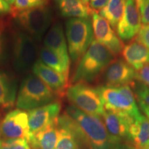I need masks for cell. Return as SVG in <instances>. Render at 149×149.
Returning <instances> with one entry per match:
<instances>
[{
	"instance_id": "obj_1",
	"label": "cell",
	"mask_w": 149,
	"mask_h": 149,
	"mask_svg": "<svg viewBox=\"0 0 149 149\" xmlns=\"http://www.w3.org/2000/svg\"><path fill=\"white\" fill-rule=\"evenodd\" d=\"M58 124L71 130L88 149H111L113 146L100 117L84 113L74 106L67 107L66 113L59 116Z\"/></svg>"
},
{
	"instance_id": "obj_2",
	"label": "cell",
	"mask_w": 149,
	"mask_h": 149,
	"mask_svg": "<svg viewBox=\"0 0 149 149\" xmlns=\"http://www.w3.org/2000/svg\"><path fill=\"white\" fill-rule=\"evenodd\" d=\"M115 59V56L105 46L93 40L86 52L79 61L72 81L74 84L94 81L104 73Z\"/></svg>"
},
{
	"instance_id": "obj_3",
	"label": "cell",
	"mask_w": 149,
	"mask_h": 149,
	"mask_svg": "<svg viewBox=\"0 0 149 149\" xmlns=\"http://www.w3.org/2000/svg\"><path fill=\"white\" fill-rule=\"evenodd\" d=\"M55 93L35 74L23 80L16 100L17 109L31 111L43 107L55 100Z\"/></svg>"
},
{
	"instance_id": "obj_4",
	"label": "cell",
	"mask_w": 149,
	"mask_h": 149,
	"mask_svg": "<svg viewBox=\"0 0 149 149\" xmlns=\"http://www.w3.org/2000/svg\"><path fill=\"white\" fill-rule=\"evenodd\" d=\"M66 35L70 59H81L93 41L92 22L89 19L70 18L66 22Z\"/></svg>"
},
{
	"instance_id": "obj_5",
	"label": "cell",
	"mask_w": 149,
	"mask_h": 149,
	"mask_svg": "<svg viewBox=\"0 0 149 149\" xmlns=\"http://www.w3.org/2000/svg\"><path fill=\"white\" fill-rule=\"evenodd\" d=\"M66 94L72 105L84 113L102 117L105 111L97 88L86 83L74 84L67 88Z\"/></svg>"
},
{
	"instance_id": "obj_6",
	"label": "cell",
	"mask_w": 149,
	"mask_h": 149,
	"mask_svg": "<svg viewBox=\"0 0 149 149\" xmlns=\"http://www.w3.org/2000/svg\"><path fill=\"white\" fill-rule=\"evenodd\" d=\"M15 16L20 26L35 40H40L45 34L52 20L51 10L44 4L19 12Z\"/></svg>"
},
{
	"instance_id": "obj_7",
	"label": "cell",
	"mask_w": 149,
	"mask_h": 149,
	"mask_svg": "<svg viewBox=\"0 0 149 149\" xmlns=\"http://www.w3.org/2000/svg\"><path fill=\"white\" fill-rule=\"evenodd\" d=\"M38 46L34 39L26 33H19L13 44V65L16 70L25 72L33 68L38 57Z\"/></svg>"
},
{
	"instance_id": "obj_8",
	"label": "cell",
	"mask_w": 149,
	"mask_h": 149,
	"mask_svg": "<svg viewBox=\"0 0 149 149\" xmlns=\"http://www.w3.org/2000/svg\"><path fill=\"white\" fill-rule=\"evenodd\" d=\"M104 109L107 111L128 115L135 119L141 113L137 103H133L121 92L117 86L104 85L98 86Z\"/></svg>"
},
{
	"instance_id": "obj_9",
	"label": "cell",
	"mask_w": 149,
	"mask_h": 149,
	"mask_svg": "<svg viewBox=\"0 0 149 149\" xmlns=\"http://www.w3.org/2000/svg\"><path fill=\"white\" fill-rule=\"evenodd\" d=\"M2 139H26L29 143L32 137L29 124V114L21 109L11 111L0 122Z\"/></svg>"
},
{
	"instance_id": "obj_10",
	"label": "cell",
	"mask_w": 149,
	"mask_h": 149,
	"mask_svg": "<svg viewBox=\"0 0 149 149\" xmlns=\"http://www.w3.org/2000/svg\"><path fill=\"white\" fill-rule=\"evenodd\" d=\"M91 16L93 34L97 42L109 49L115 57L122 53L124 44L109 22L97 11L92 10Z\"/></svg>"
},
{
	"instance_id": "obj_11",
	"label": "cell",
	"mask_w": 149,
	"mask_h": 149,
	"mask_svg": "<svg viewBox=\"0 0 149 149\" xmlns=\"http://www.w3.org/2000/svg\"><path fill=\"white\" fill-rule=\"evenodd\" d=\"M141 27L140 12L135 0H125L124 14L117 27L119 38L126 42L133 39Z\"/></svg>"
},
{
	"instance_id": "obj_12",
	"label": "cell",
	"mask_w": 149,
	"mask_h": 149,
	"mask_svg": "<svg viewBox=\"0 0 149 149\" xmlns=\"http://www.w3.org/2000/svg\"><path fill=\"white\" fill-rule=\"evenodd\" d=\"M113 146L128 139L130 126L134 119L128 115L120 114L105 110L102 115Z\"/></svg>"
},
{
	"instance_id": "obj_13",
	"label": "cell",
	"mask_w": 149,
	"mask_h": 149,
	"mask_svg": "<svg viewBox=\"0 0 149 149\" xmlns=\"http://www.w3.org/2000/svg\"><path fill=\"white\" fill-rule=\"evenodd\" d=\"M61 104L54 102L29 111V124L32 135L58 121Z\"/></svg>"
},
{
	"instance_id": "obj_14",
	"label": "cell",
	"mask_w": 149,
	"mask_h": 149,
	"mask_svg": "<svg viewBox=\"0 0 149 149\" xmlns=\"http://www.w3.org/2000/svg\"><path fill=\"white\" fill-rule=\"evenodd\" d=\"M107 85H131L136 81V70L122 59H114L104 72Z\"/></svg>"
},
{
	"instance_id": "obj_15",
	"label": "cell",
	"mask_w": 149,
	"mask_h": 149,
	"mask_svg": "<svg viewBox=\"0 0 149 149\" xmlns=\"http://www.w3.org/2000/svg\"><path fill=\"white\" fill-rule=\"evenodd\" d=\"M32 69L34 74L45 83L56 95H62L65 91L66 92L68 81L61 74L47 66L40 60L37 61Z\"/></svg>"
},
{
	"instance_id": "obj_16",
	"label": "cell",
	"mask_w": 149,
	"mask_h": 149,
	"mask_svg": "<svg viewBox=\"0 0 149 149\" xmlns=\"http://www.w3.org/2000/svg\"><path fill=\"white\" fill-rule=\"evenodd\" d=\"M44 46L55 53L63 61L70 66V59L63 28L59 23L52 26L44 40Z\"/></svg>"
},
{
	"instance_id": "obj_17",
	"label": "cell",
	"mask_w": 149,
	"mask_h": 149,
	"mask_svg": "<svg viewBox=\"0 0 149 149\" xmlns=\"http://www.w3.org/2000/svg\"><path fill=\"white\" fill-rule=\"evenodd\" d=\"M122 54L124 61L136 71L149 65V49L137 41L124 46Z\"/></svg>"
},
{
	"instance_id": "obj_18",
	"label": "cell",
	"mask_w": 149,
	"mask_h": 149,
	"mask_svg": "<svg viewBox=\"0 0 149 149\" xmlns=\"http://www.w3.org/2000/svg\"><path fill=\"white\" fill-rule=\"evenodd\" d=\"M128 139L136 149H143L149 144V120L140 114L130 126Z\"/></svg>"
},
{
	"instance_id": "obj_19",
	"label": "cell",
	"mask_w": 149,
	"mask_h": 149,
	"mask_svg": "<svg viewBox=\"0 0 149 149\" xmlns=\"http://www.w3.org/2000/svg\"><path fill=\"white\" fill-rule=\"evenodd\" d=\"M58 121L32 135L29 145L31 149H55L58 140Z\"/></svg>"
},
{
	"instance_id": "obj_20",
	"label": "cell",
	"mask_w": 149,
	"mask_h": 149,
	"mask_svg": "<svg viewBox=\"0 0 149 149\" xmlns=\"http://www.w3.org/2000/svg\"><path fill=\"white\" fill-rule=\"evenodd\" d=\"M58 10L64 17L88 19L92 9L81 0H55Z\"/></svg>"
},
{
	"instance_id": "obj_21",
	"label": "cell",
	"mask_w": 149,
	"mask_h": 149,
	"mask_svg": "<svg viewBox=\"0 0 149 149\" xmlns=\"http://www.w3.org/2000/svg\"><path fill=\"white\" fill-rule=\"evenodd\" d=\"M16 89L14 80L0 71V109L13 107L15 102Z\"/></svg>"
},
{
	"instance_id": "obj_22",
	"label": "cell",
	"mask_w": 149,
	"mask_h": 149,
	"mask_svg": "<svg viewBox=\"0 0 149 149\" xmlns=\"http://www.w3.org/2000/svg\"><path fill=\"white\" fill-rule=\"evenodd\" d=\"M125 0H108L107 5L99 14L107 19L114 30L122 19L124 11Z\"/></svg>"
},
{
	"instance_id": "obj_23",
	"label": "cell",
	"mask_w": 149,
	"mask_h": 149,
	"mask_svg": "<svg viewBox=\"0 0 149 149\" xmlns=\"http://www.w3.org/2000/svg\"><path fill=\"white\" fill-rule=\"evenodd\" d=\"M40 60L46 66L64 76L68 81L70 66H68L60 57L49 48L44 46L40 52Z\"/></svg>"
},
{
	"instance_id": "obj_24",
	"label": "cell",
	"mask_w": 149,
	"mask_h": 149,
	"mask_svg": "<svg viewBox=\"0 0 149 149\" xmlns=\"http://www.w3.org/2000/svg\"><path fill=\"white\" fill-rule=\"evenodd\" d=\"M58 126L59 134L55 149H81L80 146H85L71 130L59 124Z\"/></svg>"
},
{
	"instance_id": "obj_25",
	"label": "cell",
	"mask_w": 149,
	"mask_h": 149,
	"mask_svg": "<svg viewBox=\"0 0 149 149\" xmlns=\"http://www.w3.org/2000/svg\"><path fill=\"white\" fill-rule=\"evenodd\" d=\"M0 149H31L29 143L23 139H1Z\"/></svg>"
},
{
	"instance_id": "obj_26",
	"label": "cell",
	"mask_w": 149,
	"mask_h": 149,
	"mask_svg": "<svg viewBox=\"0 0 149 149\" xmlns=\"http://www.w3.org/2000/svg\"><path fill=\"white\" fill-rule=\"evenodd\" d=\"M14 4V9H13V15L21 11L44 5V0H15Z\"/></svg>"
},
{
	"instance_id": "obj_27",
	"label": "cell",
	"mask_w": 149,
	"mask_h": 149,
	"mask_svg": "<svg viewBox=\"0 0 149 149\" xmlns=\"http://www.w3.org/2000/svg\"><path fill=\"white\" fill-rule=\"evenodd\" d=\"M130 86L134 89L135 97L149 106V87L139 82L138 81H135Z\"/></svg>"
},
{
	"instance_id": "obj_28",
	"label": "cell",
	"mask_w": 149,
	"mask_h": 149,
	"mask_svg": "<svg viewBox=\"0 0 149 149\" xmlns=\"http://www.w3.org/2000/svg\"><path fill=\"white\" fill-rule=\"evenodd\" d=\"M135 41L143 44L149 49V25L141 26L138 34L135 37Z\"/></svg>"
},
{
	"instance_id": "obj_29",
	"label": "cell",
	"mask_w": 149,
	"mask_h": 149,
	"mask_svg": "<svg viewBox=\"0 0 149 149\" xmlns=\"http://www.w3.org/2000/svg\"><path fill=\"white\" fill-rule=\"evenodd\" d=\"M136 81L149 87V65L143 66L136 71Z\"/></svg>"
},
{
	"instance_id": "obj_30",
	"label": "cell",
	"mask_w": 149,
	"mask_h": 149,
	"mask_svg": "<svg viewBox=\"0 0 149 149\" xmlns=\"http://www.w3.org/2000/svg\"><path fill=\"white\" fill-rule=\"evenodd\" d=\"M139 10L140 12L141 23L149 25V0H145Z\"/></svg>"
},
{
	"instance_id": "obj_31",
	"label": "cell",
	"mask_w": 149,
	"mask_h": 149,
	"mask_svg": "<svg viewBox=\"0 0 149 149\" xmlns=\"http://www.w3.org/2000/svg\"><path fill=\"white\" fill-rule=\"evenodd\" d=\"M108 2V0H90L89 7L93 10H101L105 7Z\"/></svg>"
},
{
	"instance_id": "obj_32",
	"label": "cell",
	"mask_w": 149,
	"mask_h": 149,
	"mask_svg": "<svg viewBox=\"0 0 149 149\" xmlns=\"http://www.w3.org/2000/svg\"><path fill=\"white\" fill-rule=\"evenodd\" d=\"M10 10V5L5 0H0V15L8 13Z\"/></svg>"
},
{
	"instance_id": "obj_33",
	"label": "cell",
	"mask_w": 149,
	"mask_h": 149,
	"mask_svg": "<svg viewBox=\"0 0 149 149\" xmlns=\"http://www.w3.org/2000/svg\"><path fill=\"white\" fill-rule=\"evenodd\" d=\"M111 149H136L131 143H120L112 146Z\"/></svg>"
},
{
	"instance_id": "obj_34",
	"label": "cell",
	"mask_w": 149,
	"mask_h": 149,
	"mask_svg": "<svg viewBox=\"0 0 149 149\" xmlns=\"http://www.w3.org/2000/svg\"><path fill=\"white\" fill-rule=\"evenodd\" d=\"M3 30H4V27H3V24L0 23V60H1V57H2L3 54Z\"/></svg>"
},
{
	"instance_id": "obj_35",
	"label": "cell",
	"mask_w": 149,
	"mask_h": 149,
	"mask_svg": "<svg viewBox=\"0 0 149 149\" xmlns=\"http://www.w3.org/2000/svg\"><path fill=\"white\" fill-rule=\"evenodd\" d=\"M137 102H138L139 107L141 109V111L144 112L145 116H146L147 118L149 120V106L147 105L143 102L140 101V100H137Z\"/></svg>"
},
{
	"instance_id": "obj_36",
	"label": "cell",
	"mask_w": 149,
	"mask_h": 149,
	"mask_svg": "<svg viewBox=\"0 0 149 149\" xmlns=\"http://www.w3.org/2000/svg\"><path fill=\"white\" fill-rule=\"evenodd\" d=\"M144 1H145V0H135L136 4H137V7H138L139 9L141 6H142L143 3L144 2Z\"/></svg>"
},
{
	"instance_id": "obj_37",
	"label": "cell",
	"mask_w": 149,
	"mask_h": 149,
	"mask_svg": "<svg viewBox=\"0 0 149 149\" xmlns=\"http://www.w3.org/2000/svg\"><path fill=\"white\" fill-rule=\"evenodd\" d=\"M5 1H6V2L8 3L9 5H10V4H13L14 2H15V0H5Z\"/></svg>"
},
{
	"instance_id": "obj_38",
	"label": "cell",
	"mask_w": 149,
	"mask_h": 149,
	"mask_svg": "<svg viewBox=\"0 0 149 149\" xmlns=\"http://www.w3.org/2000/svg\"><path fill=\"white\" fill-rule=\"evenodd\" d=\"M81 1H82V2L86 6H88L89 2H90V0H81Z\"/></svg>"
},
{
	"instance_id": "obj_39",
	"label": "cell",
	"mask_w": 149,
	"mask_h": 149,
	"mask_svg": "<svg viewBox=\"0 0 149 149\" xmlns=\"http://www.w3.org/2000/svg\"><path fill=\"white\" fill-rule=\"evenodd\" d=\"M143 149H149V146L146 147V148H143Z\"/></svg>"
},
{
	"instance_id": "obj_40",
	"label": "cell",
	"mask_w": 149,
	"mask_h": 149,
	"mask_svg": "<svg viewBox=\"0 0 149 149\" xmlns=\"http://www.w3.org/2000/svg\"><path fill=\"white\" fill-rule=\"evenodd\" d=\"M0 140H1V133H0Z\"/></svg>"
},
{
	"instance_id": "obj_41",
	"label": "cell",
	"mask_w": 149,
	"mask_h": 149,
	"mask_svg": "<svg viewBox=\"0 0 149 149\" xmlns=\"http://www.w3.org/2000/svg\"><path fill=\"white\" fill-rule=\"evenodd\" d=\"M148 146H149V144H148ZM148 146H147V147H148Z\"/></svg>"
}]
</instances>
